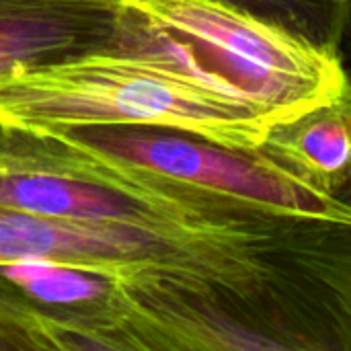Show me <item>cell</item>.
Masks as SVG:
<instances>
[{
    "instance_id": "277c9868",
    "label": "cell",
    "mask_w": 351,
    "mask_h": 351,
    "mask_svg": "<svg viewBox=\"0 0 351 351\" xmlns=\"http://www.w3.org/2000/svg\"><path fill=\"white\" fill-rule=\"evenodd\" d=\"M230 195L76 150L41 134L0 132V208L78 220L175 226Z\"/></svg>"
},
{
    "instance_id": "8992f818",
    "label": "cell",
    "mask_w": 351,
    "mask_h": 351,
    "mask_svg": "<svg viewBox=\"0 0 351 351\" xmlns=\"http://www.w3.org/2000/svg\"><path fill=\"white\" fill-rule=\"evenodd\" d=\"M121 0H0V76L117 41Z\"/></svg>"
},
{
    "instance_id": "6da1fadb",
    "label": "cell",
    "mask_w": 351,
    "mask_h": 351,
    "mask_svg": "<svg viewBox=\"0 0 351 351\" xmlns=\"http://www.w3.org/2000/svg\"><path fill=\"white\" fill-rule=\"evenodd\" d=\"M167 274L216 302L251 351H351V224L224 197L175 226L0 208V263Z\"/></svg>"
},
{
    "instance_id": "7a4b0ae2",
    "label": "cell",
    "mask_w": 351,
    "mask_h": 351,
    "mask_svg": "<svg viewBox=\"0 0 351 351\" xmlns=\"http://www.w3.org/2000/svg\"><path fill=\"white\" fill-rule=\"evenodd\" d=\"M150 125L255 150L271 123L167 56L119 43L0 76V132Z\"/></svg>"
},
{
    "instance_id": "3957f363",
    "label": "cell",
    "mask_w": 351,
    "mask_h": 351,
    "mask_svg": "<svg viewBox=\"0 0 351 351\" xmlns=\"http://www.w3.org/2000/svg\"><path fill=\"white\" fill-rule=\"evenodd\" d=\"M117 43L154 49L271 125L351 90L341 53L222 0H121Z\"/></svg>"
},
{
    "instance_id": "9c48e42d",
    "label": "cell",
    "mask_w": 351,
    "mask_h": 351,
    "mask_svg": "<svg viewBox=\"0 0 351 351\" xmlns=\"http://www.w3.org/2000/svg\"><path fill=\"white\" fill-rule=\"evenodd\" d=\"M60 350L58 319L0 276V351Z\"/></svg>"
},
{
    "instance_id": "52a82bcc",
    "label": "cell",
    "mask_w": 351,
    "mask_h": 351,
    "mask_svg": "<svg viewBox=\"0 0 351 351\" xmlns=\"http://www.w3.org/2000/svg\"><path fill=\"white\" fill-rule=\"evenodd\" d=\"M257 150L298 179L337 197L351 181V90L274 123Z\"/></svg>"
},
{
    "instance_id": "ba28073f",
    "label": "cell",
    "mask_w": 351,
    "mask_h": 351,
    "mask_svg": "<svg viewBox=\"0 0 351 351\" xmlns=\"http://www.w3.org/2000/svg\"><path fill=\"white\" fill-rule=\"evenodd\" d=\"M339 53L351 21V0H222Z\"/></svg>"
},
{
    "instance_id": "30bf717a",
    "label": "cell",
    "mask_w": 351,
    "mask_h": 351,
    "mask_svg": "<svg viewBox=\"0 0 351 351\" xmlns=\"http://www.w3.org/2000/svg\"><path fill=\"white\" fill-rule=\"evenodd\" d=\"M337 197H339L341 202H346L348 206H351V181L346 185V187H343V189H341V191H339V193H337Z\"/></svg>"
},
{
    "instance_id": "5b68a950",
    "label": "cell",
    "mask_w": 351,
    "mask_h": 351,
    "mask_svg": "<svg viewBox=\"0 0 351 351\" xmlns=\"http://www.w3.org/2000/svg\"><path fill=\"white\" fill-rule=\"evenodd\" d=\"M41 136L237 199L351 224V206L298 179L257 148H230L150 125L58 128Z\"/></svg>"
}]
</instances>
